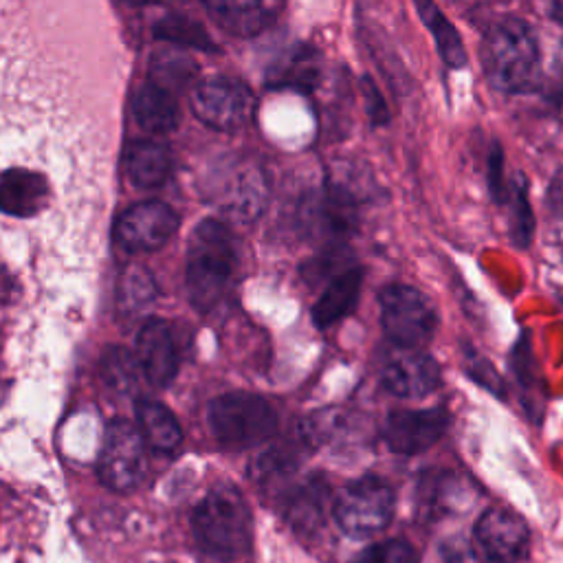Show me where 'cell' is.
<instances>
[{"label":"cell","instance_id":"8fae6325","mask_svg":"<svg viewBox=\"0 0 563 563\" xmlns=\"http://www.w3.org/2000/svg\"><path fill=\"white\" fill-rule=\"evenodd\" d=\"M446 422L442 409H398L387 416L383 438L394 453L416 455L440 440Z\"/></svg>","mask_w":563,"mask_h":563},{"label":"cell","instance_id":"ffe728a7","mask_svg":"<svg viewBox=\"0 0 563 563\" xmlns=\"http://www.w3.org/2000/svg\"><path fill=\"white\" fill-rule=\"evenodd\" d=\"M420 508L431 515L457 512L473 499L471 484L455 473H435L420 479Z\"/></svg>","mask_w":563,"mask_h":563},{"label":"cell","instance_id":"7a4b0ae2","mask_svg":"<svg viewBox=\"0 0 563 563\" xmlns=\"http://www.w3.org/2000/svg\"><path fill=\"white\" fill-rule=\"evenodd\" d=\"M235 240L220 220H202L187 244L185 284L189 301L198 310H211L224 297L235 271Z\"/></svg>","mask_w":563,"mask_h":563},{"label":"cell","instance_id":"6da1fadb","mask_svg":"<svg viewBox=\"0 0 563 563\" xmlns=\"http://www.w3.org/2000/svg\"><path fill=\"white\" fill-rule=\"evenodd\" d=\"M479 62L488 84L508 95L530 92L541 84V53L532 26L519 18L493 24L479 44Z\"/></svg>","mask_w":563,"mask_h":563},{"label":"cell","instance_id":"603a6c76","mask_svg":"<svg viewBox=\"0 0 563 563\" xmlns=\"http://www.w3.org/2000/svg\"><path fill=\"white\" fill-rule=\"evenodd\" d=\"M508 216V235L517 249H528L534 235V213L528 198V180L521 172L508 176L506 194L499 202Z\"/></svg>","mask_w":563,"mask_h":563},{"label":"cell","instance_id":"4dcf8cb0","mask_svg":"<svg viewBox=\"0 0 563 563\" xmlns=\"http://www.w3.org/2000/svg\"><path fill=\"white\" fill-rule=\"evenodd\" d=\"M464 363H466V372L473 376V380H477L479 385H484L486 389L499 394L501 391V378L497 376V372L486 363V358H482L477 352L466 350L464 354Z\"/></svg>","mask_w":563,"mask_h":563},{"label":"cell","instance_id":"5bb4252c","mask_svg":"<svg viewBox=\"0 0 563 563\" xmlns=\"http://www.w3.org/2000/svg\"><path fill=\"white\" fill-rule=\"evenodd\" d=\"M211 18L231 35L249 37L275 22L284 0H202Z\"/></svg>","mask_w":563,"mask_h":563},{"label":"cell","instance_id":"83f0119b","mask_svg":"<svg viewBox=\"0 0 563 563\" xmlns=\"http://www.w3.org/2000/svg\"><path fill=\"white\" fill-rule=\"evenodd\" d=\"M486 185H488V194L490 200L499 207L504 194H506V185H508V174L504 167V150L499 145V141H493L486 154Z\"/></svg>","mask_w":563,"mask_h":563},{"label":"cell","instance_id":"1f68e13d","mask_svg":"<svg viewBox=\"0 0 563 563\" xmlns=\"http://www.w3.org/2000/svg\"><path fill=\"white\" fill-rule=\"evenodd\" d=\"M548 205L552 213L563 220V167L552 176L550 187H548Z\"/></svg>","mask_w":563,"mask_h":563},{"label":"cell","instance_id":"44dd1931","mask_svg":"<svg viewBox=\"0 0 563 563\" xmlns=\"http://www.w3.org/2000/svg\"><path fill=\"white\" fill-rule=\"evenodd\" d=\"M413 7L424 26L429 29L442 62L453 70L464 68L468 64V55L462 44V35L453 26V22L442 13V9L433 0H413Z\"/></svg>","mask_w":563,"mask_h":563},{"label":"cell","instance_id":"836d02e7","mask_svg":"<svg viewBox=\"0 0 563 563\" xmlns=\"http://www.w3.org/2000/svg\"><path fill=\"white\" fill-rule=\"evenodd\" d=\"M552 15H554V20L563 26V0H554V2H552Z\"/></svg>","mask_w":563,"mask_h":563},{"label":"cell","instance_id":"d6a6232c","mask_svg":"<svg viewBox=\"0 0 563 563\" xmlns=\"http://www.w3.org/2000/svg\"><path fill=\"white\" fill-rule=\"evenodd\" d=\"M550 95L556 101H563V46L559 51V57L554 59L552 75H550Z\"/></svg>","mask_w":563,"mask_h":563},{"label":"cell","instance_id":"ac0fdd59","mask_svg":"<svg viewBox=\"0 0 563 563\" xmlns=\"http://www.w3.org/2000/svg\"><path fill=\"white\" fill-rule=\"evenodd\" d=\"M134 119L145 132L165 134L178 125L180 110L174 95L154 81H147L139 88L134 97Z\"/></svg>","mask_w":563,"mask_h":563},{"label":"cell","instance_id":"d6986e66","mask_svg":"<svg viewBox=\"0 0 563 563\" xmlns=\"http://www.w3.org/2000/svg\"><path fill=\"white\" fill-rule=\"evenodd\" d=\"M136 420L145 438V444L156 453H174L180 446V424L163 402L141 398L136 402Z\"/></svg>","mask_w":563,"mask_h":563},{"label":"cell","instance_id":"4316f807","mask_svg":"<svg viewBox=\"0 0 563 563\" xmlns=\"http://www.w3.org/2000/svg\"><path fill=\"white\" fill-rule=\"evenodd\" d=\"M354 563H418V554L407 541L389 539L363 550Z\"/></svg>","mask_w":563,"mask_h":563},{"label":"cell","instance_id":"f1b7e54d","mask_svg":"<svg viewBox=\"0 0 563 563\" xmlns=\"http://www.w3.org/2000/svg\"><path fill=\"white\" fill-rule=\"evenodd\" d=\"M361 95H363V103H365V112H367V119L374 128H380V125H387L389 123V108H387V101L383 97V92L378 90L376 81L365 75L361 79Z\"/></svg>","mask_w":563,"mask_h":563},{"label":"cell","instance_id":"30bf717a","mask_svg":"<svg viewBox=\"0 0 563 563\" xmlns=\"http://www.w3.org/2000/svg\"><path fill=\"white\" fill-rule=\"evenodd\" d=\"M380 380L398 398H422L440 383V367L422 347H398L385 358Z\"/></svg>","mask_w":563,"mask_h":563},{"label":"cell","instance_id":"ba28073f","mask_svg":"<svg viewBox=\"0 0 563 563\" xmlns=\"http://www.w3.org/2000/svg\"><path fill=\"white\" fill-rule=\"evenodd\" d=\"M191 110L205 125L218 132H235L251 121L255 97L240 79L211 77L191 92Z\"/></svg>","mask_w":563,"mask_h":563},{"label":"cell","instance_id":"8992f818","mask_svg":"<svg viewBox=\"0 0 563 563\" xmlns=\"http://www.w3.org/2000/svg\"><path fill=\"white\" fill-rule=\"evenodd\" d=\"M336 526L354 539H365L380 532L394 515L391 488L374 477H361L347 484L332 504Z\"/></svg>","mask_w":563,"mask_h":563},{"label":"cell","instance_id":"cb8c5ba5","mask_svg":"<svg viewBox=\"0 0 563 563\" xmlns=\"http://www.w3.org/2000/svg\"><path fill=\"white\" fill-rule=\"evenodd\" d=\"M143 372L139 367V361L132 352L123 347H108L101 356V378L103 383L121 394V396H132L139 387Z\"/></svg>","mask_w":563,"mask_h":563},{"label":"cell","instance_id":"5b68a950","mask_svg":"<svg viewBox=\"0 0 563 563\" xmlns=\"http://www.w3.org/2000/svg\"><path fill=\"white\" fill-rule=\"evenodd\" d=\"M380 325L398 347H422L438 328V312L429 297L409 284H389L380 297Z\"/></svg>","mask_w":563,"mask_h":563},{"label":"cell","instance_id":"484cf974","mask_svg":"<svg viewBox=\"0 0 563 563\" xmlns=\"http://www.w3.org/2000/svg\"><path fill=\"white\" fill-rule=\"evenodd\" d=\"M154 37L176 44V46H194L202 51H213V42L207 31L194 22L191 18L183 15H167L154 24Z\"/></svg>","mask_w":563,"mask_h":563},{"label":"cell","instance_id":"e0dca14e","mask_svg":"<svg viewBox=\"0 0 563 563\" xmlns=\"http://www.w3.org/2000/svg\"><path fill=\"white\" fill-rule=\"evenodd\" d=\"M363 284V268L350 266L336 273L321 297L312 306V321L317 328H328L350 314L358 301Z\"/></svg>","mask_w":563,"mask_h":563},{"label":"cell","instance_id":"f546056e","mask_svg":"<svg viewBox=\"0 0 563 563\" xmlns=\"http://www.w3.org/2000/svg\"><path fill=\"white\" fill-rule=\"evenodd\" d=\"M152 295H154L152 277L143 268L128 271L125 282H123V297H125V301L132 303V306H141V303L150 301Z\"/></svg>","mask_w":563,"mask_h":563},{"label":"cell","instance_id":"9a60e30c","mask_svg":"<svg viewBox=\"0 0 563 563\" xmlns=\"http://www.w3.org/2000/svg\"><path fill=\"white\" fill-rule=\"evenodd\" d=\"M328 506L330 486L321 475H310L308 479L297 484L292 490L286 493L284 501L288 523L301 534H312L323 526Z\"/></svg>","mask_w":563,"mask_h":563},{"label":"cell","instance_id":"52a82bcc","mask_svg":"<svg viewBox=\"0 0 563 563\" xmlns=\"http://www.w3.org/2000/svg\"><path fill=\"white\" fill-rule=\"evenodd\" d=\"M145 438L141 429L123 418L108 424L101 453L97 460V475L101 484L117 493L134 490L147 471Z\"/></svg>","mask_w":563,"mask_h":563},{"label":"cell","instance_id":"4fadbf2b","mask_svg":"<svg viewBox=\"0 0 563 563\" xmlns=\"http://www.w3.org/2000/svg\"><path fill=\"white\" fill-rule=\"evenodd\" d=\"M134 356L143 378L154 387H167L178 372V354L172 332L163 319H147L134 345Z\"/></svg>","mask_w":563,"mask_h":563},{"label":"cell","instance_id":"7402d4cb","mask_svg":"<svg viewBox=\"0 0 563 563\" xmlns=\"http://www.w3.org/2000/svg\"><path fill=\"white\" fill-rule=\"evenodd\" d=\"M130 180L141 189H156L169 174V152L163 143L141 139L134 141L125 156Z\"/></svg>","mask_w":563,"mask_h":563},{"label":"cell","instance_id":"7c38bea8","mask_svg":"<svg viewBox=\"0 0 563 563\" xmlns=\"http://www.w3.org/2000/svg\"><path fill=\"white\" fill-rule=\"evenodd\" d=\"M475 539L493 563H517L528 554L530 545L526 521L512 510L504 508L486 510L479 517L475 526Z\"/></svg>","mask_w":563,"mask_h":563},{"label":"cell","instance_id":"277c9868","mask_svg":"<svg viewBox=\"0 0 563 563\" xmlns=\"http://www.w3.org/2000/svg\"><path fill=\"white\" fill-rule=\"evenodd\" d=\"M207 420L213 438L227 449H251L268 440L277 427L271 405L249 391H231L213 398Z\"/></svg>","mask_w":563,"mask_h":563},{"label":"cell","instance_id":"3957f363","mask_svg":"<svg viewBox=\"0 0 563 563\" xmlns=\"http://www.w3.org/2000/svg\"><path fill=\"white\" fill-rule=\"evenodd\" d=\"M191 530L198 548L218 561H235L251 548V512L233 488H213L194 510Z\"/></svg>","mask_w":563,"mask_h":563},{"label":"cell","instance_id":"9c48e42d","mask_svg":"<svg viewBox=\"0 0 563 563\" xmlns=\"http://www.w3.org/2000/svg\"><path fill=\"white\" fill-rule=\"evenodd\" d=\"M176 211L161 200H145L123 211L114 227L117 242L130 253L156 251L178 231Z\"/></svg>","mask_w":563,"mask_h":563},{"label":"cell","instance_id":"2e32d148","mask_svg":"<svg viewBox=\"0 0 563 563\" xmlns=\"http://www.w3.org/2000/svg\"><path fill=\"white\" fill-rule=\"evenodd\" d=\"M46 183L40 174L13 167L0 176V211L13 218H31L44 209Z\"/></svg>","mask_w":563,"mask_h":563},{"label":"cell","instance_id":"d4e9b609","mask_svg":"<svg viewBox=\"0 0 563 563\" xmlns=\"http://www.w3.org/2000/svg\"><path fill=\"white\" fill-rule=\"evenodd\" d=\"M297 451L292 444H277L271 446L268 451H264L255 464L253 471V479H257V484L264 490H273L277 493L282 488V484L288 479V475H292V471L297 468Z\"/></svg>","mask_w":563,"mask_h":563}]
</instances>
